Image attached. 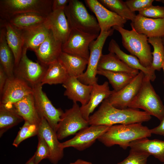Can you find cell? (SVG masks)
<instances>
[{
    "mask_svg": "<svg viewBox=\"0 0 164 164\" xmlns=\"http://www.w3.org/2000/svg\"><path fill=\"white\" fill-rule=\"evenodd\" d=\"M153 0H127L125 2L132 12H138L152 5Z\"/></svg>",
    "mask_w": 164,
    "mask_h": 164,
    "instance_id": "ab89813d",
    "label": "cell"
},
{
    "mask_svg": "<svg viewBox=\"0 0 164 164\" xmlns=\"http://www.w3.org/2000/svg\"><path fill=\"white\" fill-rule=\"evenodd\" d=\"M112 93V91L110 90L107 81L102 84H99L97 83L93 84L88 103L80 107V111L84 119L88 121L90 114L100 103L108 98Z\"/></svg>",
    "mask_w": 164,
    "mask_h": 164,
    "instance_id": "44dd1931",
    "label": "cell"
},
{
    "mask_svg": "<svg viewBox=\"0 0 164 164\" xmlns=\"http://www.w3.org/2000/svg\"><path fill=\"white\" fill-rule=\"evenodd\" d=\"M162 41L164 47V36L162 37Z\"/></svg>",
    "mask_w": 164,
    "mask_h": 164,
    "instance_id": "7dc6e473",
    "label": "cell"
},
{
    "mask_svg": "<svg viewBox=\"0 0 164 164\" xmlns=\"http://www.w3.org/2000/svg\"><path fill=\"white\" fill-rule=\"evenodd\" d=\"M162 69L163 70V72H164V61H163V66H162ZM163 83H164V80ZM163 100H164V98H163Z\"/></svg>",
    "mask_w": 164,
    "mask_h": 164,
    "instance_id": "c3c4849f",
    "label": "cell"
},
{
    "mask_svg": "<svg viewBox=\"0 0 164 164\" xmlns=\"http://www.w3.org/2000/svg\"><path fill=\"white\" fill-rule=\"evenodd\" d=\"M39 125L25 121L24 123L18 132L12 145L17 147L25 140L37 135Z\"/></svg>",
    "mask_w": 164,
    "mask_h": 164,
    "instance_id": "d590c367",
    "label": "cell"
},
{
    "mask_svg": "<svg viewBox=\"0 0 164 164\" xmlns=\"http://www.w3.org/2000/svg\"><path fill=\"white\" fill-rule=\"evenodd\" d=\"M37 135L43 138L49 147V160L53 164H57L63 156L64 149L58 141L56 132L43 117H41Z\"/></svg>",
    "mask_w": 164,
    "mask_h": 164,
    "instance_id": "2e32d148",
    "label": "cell"
},
{
    "mask_svg": "<svg viewBox=\"0 0 164 164\" xmlns=\"http://www.w3.org/2000/svg\"><path fill=\"white\" fill-rule=\"evenodd\" d=\"M112 28L120 34L122 45L131 54L137 57L145 67H151L153 58L148 37L133 28L130 30L116 26Z\"/></svg>",
    "mask_w": 164,
    "mask_h": 164,
    "instance_id": "3957f363",
    "label": "cell"
},
{
    "mask_svg": "<svg viewBox=\"0 0 164 164\" xmlns=\"http://www.w3.org/2000/svg\"><path fill=\"white\" fill-rule=\"evenodd\" d=\"M27 50L23 47L20 60L15 66L14 74L15 77L24 80L32 87L41 83L47 66L29 59L26 55Z\"/></svg>",
    "mask_w": 164,
    "mask_h": 164,
    "instance_id": "ba28073f",
    "label": "cell"
},
{
    "mask_svg": "<svg viewBox=\"0 0 164 164\" xmlns=\"http://www.w3.org/2000/svg\"><path fill=\"white\" fill-rule=\"evenodd\" d=\"M114 30L112 28L107 32H100L97 38L90 44V55L87 70L78 78L83 84L93 85L97 83V65L102 54L103 48L107 39L113 34Z\"/></svg>",
    "mask_w": 164,
    "mask_h": 164,
    "instance_id": "52a82bcc",
    "label": "cell"
},
{
    "mask_svg": "<svg viewBox=\"0 0 164 164\" xmlns=\"http://www.w3.org/2000/svg\"><path fill=\"white\" fill-rule=\"evenodd\" d=\"M148 77L145 76L140 89L128 108H140L160 121L164 118V105Z\"/></svg>",
    "mask_w": 164,
    "mask_h": 164,
    "instance_id": "5b68a950",
    "label": "cell"
},
{
    "mask_svg": "<svg viewBox=\"0 0 164 164\" xmlns=\"http://www.w3.org/2000/svg\"><path fill=\"white\" fill-rule=\"evenodd\" d=\"M131 26L137 32L144 34L148 37H162L164 36V17L153 19L136 15Z\"/></svg>",
    "mask_w": 164,
    "mask_h": 164,
    "instance_id": "ac0fdd59",
    "label": "cell"
},
{
    "mask_svg": "<svg viewBox=\"0 0 164 164\" xmlns=\"http://www.w3.org/2000/svg\"><path fill=\"white\" fill-rule=\"evenodd\" d=\"M33 93L32 87L24 80L15 76L8 78L0 94V104L12 106Z\"/></svg>",
    "mask_w": 164,
    "mask_h": 164,
    "instance_id": "5bb4252c",
    "label": "cell"
},
{
    "mask_svg": "<svg viewBox=\"0 0 164 164\" xmlns=\"http://www.w3.org/2000/svg\"><path fill=\"white\" fill-rule=\"evenodd\" d=\"M99 35L72 29L67 39L62 44V51L88 60L90 45Z\"/></svg>",
    "mask_w": 164,
    "mask_h": 164,
    "instance_id": "8fae6325",
    "label": "cell"
},
{
    "mask_svg": "<svg viewBox=\"0 0 164 164\" xmlns=\"http://www.w3.org/2000/svg\"><path fill=\"white\" fill-rule=\"evenodd\" d=\"M47 16L37 12H27L15 14L2 19L8 21L18 29L23 30L44 23Z\"/></svg>",
    "mask_w": 164,
    "mask_h": 164,
    "instance_id": "484cf974",
    "label": "cell"
},
{
    "mask_svg": "<svg viewBox=\"0 0 164 164\" xmlns=\"http://www.w3.org/2000/svg\"><path fill=\"white\" fill-rule=\"evenodd\" d=\"M12 107L25 121L39 125L41 118L36 108L33 93L26 96L13 104Z\"/></svg>",
    "mask_w": 164,
    "mask_h": 164,
    "instance_id": "d4e9b609",
    "label": "cell"
},
{
    "mask_svg": "<svg viewBox=\"0 0 164 164\" xmlns=\"http://www.w3.org/2000/svg\"><path fill=\"white\" fill-rule=\"evenodd\" d=\"M37 136L38 145L36 151L33 155L35 164H38L44 159H48L50 155L49 149L45 140L41 136Z\"/></svg>",
    "mask_w": 164,
    "mask_h": 164,
    "instance_id": "74e56055",
    "label": "cell"
},
{
    "mask_svg": "<svg viewBox=\"0 0 164 164\" xmlns=\"http://www.w3.org/2000/svg\"><path fill=\"white\" fill-rule=\"evenodd\" d=\"M24 120L14 110L12 106L0 104V136L9 128Z\"/></svg>",
    "mask_w": 164,
    "mask_h": 164,
    "instance_id": "1f68e13d",
    "label": "cell"
},
{
    "mask_svg": "<svg viewBox=\"0 0 164 164\" xmlns=\"http://www.w3.org/2000/svg\"><path fill=\"white\" fill-rule=\"evenodd\" d=\"M138 14L149 18H162L164 17V7L152 5L139 12Z\"/></svg>",
    "mask_w": 164,
    "mask_h": 164,
    "instance_id": "f35d334b",
    "label": "cell"
},
{
    "mask_svg": "<svg viewBox=\"0 0 164 164\" xmlns=\"http://www.w3.org/2000/svg\"><path fill=\"white\" fill-rule=\"evenodd\" d=\"M148 42L153 48L151 67L155 70L160 71L162 69L164 60V47L162 37H149Z\"/></svg>",
    "mask_w": 164,
    "mask_h": 164,
    "instance_id": "e575fe53",
    "label": "cell"
},
{
    "mask_svg": "<svg viewBox=\"0 0 164 164\" xmlns=\"http://www.w3.org/2000/svg\"><path fill=\"white\" fill-rule=\"evenodd\" d=\"M104 6L127 20L133 21L136 15L122 0H98Z\"/></svg>",
    "mask_w": 164,
    "mask_h": 164,
    "instance_id": "836d02e7",
    "label": "cell"
},
{
    "mask_svg": "<svg viewBox=\"0 0 164 164\" xmlns=\"http://www.w3.org/2000/svg\"><path fill=\"white\" fill-rule=\"evenodd\" d=\"M151 118V115L147 112L137 109L116 108L106 99L103 101L98 110L90 116L88 122L89 125L110 126L116 124L142 123Z\"/></svg>",
    "mask_w": 164,
    "mask_h": 164,
    "instance_id": "6da1fadb",
    "label": "cell"
},
{
    "mask_svg": "<svg viewBox=\"0 0 164 164\" xmlns=\"http://www.w3.org/2000/svg\"><path fill=\"white\" fill-rule=\"evenodd\" d=\"M88 122L83 117L77 103H73L72 107L66 110L59 122L56 132L59 140L63 139L74 135L88 126Z\"/></svg>",
    "mask_w": 164,
    "mask_h": 164,
    "instance_id": "30bf717a",
    "label": "cell"
},
{
    "mask_svg": "<svg viewBox=\"0 0 164 164\" xmlns=\"http://www.w3.org/2000/svg\"><path fill=\"white\" fill-rule=\"evenodd\" d=\"M21 31L24 40V47L34 52L51 32L46 22L37 26Z\"/></svg>",
    "mask_w": 164,
    "mask_h": 164,
    "instance_id": "cb8c5ba5",
    "label": "cell"
},
{
    "mask_svg": "<svg viewBox=\"0 0 164 164\" xmlns=\"http://www.w3.org/2000/svg\"><path fill=\"white\" fill-rule=\"evenodd\" d=\"M70 0H53L52 11L58 10H64L70 2Z\"/></svg>",
    "mask_w": 164,
    "mask_h": 164,
    "instance_id": "60d3db41",
    "label": "cell"
},
{
    "mask_svg": "<svg viewBox=\"0 0 164 164\" xmlns=\"http://www.w3.org/2000/svg\"><path fill=\"white\" fill-rule=\"evenodd\" d=\"M0 62L8 78L14 77V57L7 43L5 29L2 27H0Z\"/></svg>",
    "mask_w": 164,
    "mask_h": 164,
    "instance_id": "f546056e",
    "label": "cell"
},
{
    "mask_svg": "<svg viewBox=\"0 0 164 164\" xmlns=\"http://www.w3.org/2000/svg\"><path fill=\"white\" fill-rule=\"evenodd\" d=\"M152 134L159 135L164 136V118L160 121L159 125L150 129Z\"/></svg>",
    "mask_w": 164,
    "mask_h": 164,
    "instance_id": "7bdbcfd3",
    "label": "cell"
},
{
    "mask_svg": "<svg viewBox=\"0 0 164 164\" xmlns=\"http://www.w3.org/2000/svg\"><path fill=\"white\" fill-rule=\"evenodd\" d=\"M62 85L66 89L64 95L72 100L73 103L79 102L81 106L85 105L88 103L93 85L84 84L77 78L70 76Z\"/></svg>",
    "mask_w": 164,
    "mask_h": 164,
    "instance_id": "e0dca14e",
    "label": "cell"
},
{
    "mask_svg": "<svg viewBox=\"0 0 164 164\" xmlns=\"http://www.w3.org/2000/svg\"><path fill=\"white\" fill-rule=\"evenodd\" d=\"M64 11L71 29L99 35L101 29L96 18L88 12L82 2L70 0Z\"/></svg>",
    "mask_w": 164,
    "mask_h": 164,
    "instance_id": "277c9868",
    "label": "cell"
},
{
    "mask_svg": "<svg viewBox=\"0 0 164 164\" xmlns=\"http://www.w3.org/2000/svg\"><path fill=\"white\" fill-rule=\"evenodd\" d=\"M68 76L65 68L58 60L47 66L41 84L42 85L63 84Z\"/></svg>",
    "mask_w": 164,
    "mask_h": 164,
    "instance_id": "4dcf8cb0",
    "label": "cell"
},
{
    "mask_svg": "<svg viewBox=\"0 0 164 164\" xmlns=\"http://www.w3.org/2000/svg\"><path fill=\"white\" fill-rule=\"evenodd\" d=\"M25 164H35L34 160V157L33 155L25 163Z\"/></svg>",
    "mask_w": 164,
    "mask_h": 164,
    "instance_id": "f6af8a7d",
    "label": "cell"
},
{
    "mask_svg": "<svg viewBox=\"0 0 164 164\" xmlns=\"http://www.w3.org/2000/svg\"><path fill=\"white\" fill-rule=\"evenodd\" d=\"M0 27L5 29L7 42L13 53L16 65L21 58L24 46L21 31L6 20L0 19Z\"/></svg>",
    "mask_w": 164,
    "mask_h": 164,
    "instance_id": "603a6c76",
    "label": "cell"
},
{
    "mask_svg": "<svg viewBox=\"0 0 164 164\" xmlns=\"http://www.w3.org/2000/svg\"><path fill=\"white\" fill-rule=\"evenodd\" d=\"M110 52L114 53L122 61L130 68L142 72L145 76L148 77L151 81H154L156 76L155 70L152 67H146L143 66L136 56L131 54H127L120 49L116 42L111 39L108 47Z\"/></svg>",
    "mask_w": 164,
    "mask_h": 164,
    "instance_id": "7402d4cb",
    "label": "cell"
},
{
    "mask_svg": "<svg viewBox=\"0 0 164 164\" xmlns=\"http://www.w3.org/2000/svg\"><path fill=\"white\" fill-rule=\"evenodd\" d=\"M8 77L3 67L0 65V94H2Z\"/></svg>",
    "mask_w": 164,
    "mask_h": 164,
    "instance_id": "b9f144b4",
    "label": "cell"
},
{
    "mask_svg": "<svg viewBox=\"0 0 164 164\" xmlns=\"http://www.w3.org/2000/svg\"><path fill=\"white\" fill-rule=\"evenodd\" d=\"M97 69L114 72L125 73L135 76L139 70L132 69L120 60L114 53L111 52L102 54L99 60Z\"/></svg>",
    "mask_w": 164,
    "mask_h": 164,
    "instance_id": "83f0119b",
    "label": "cell"
},
{
    "mask_svg": "<svg viewBox=\"0 0 164 164\" xmlns=\"http://www.w3.org/2000/svg\"><path fill=\"white\" fill-rule=\"evenodd\" d=\"M85 2L95 15L101 32H107L114 26L124 27L127 20L109 10L97 0H86Z\"/></svg>",
    "mask_w": 164,
    "mask_h": 164,
    "instance_id": "9a60e30c",
    "label": "cell"
},
{
    "mask_svg": "<svg viewBox=\"0 0 164 164\" xmlns=\"http://www.w3.org/2000/svg\"><path fill=\"white\" fill-rule=\"evenodd\" d=\"M70 164H93L92 162L81 159H77L75 161L70 162Z\"/></svg>",
    "mask_w": 164,
    "mask_h": 164,
    "instance_id": "ee69618b",
    "label": "cell"
},
{
    "mask_svg": "<svg viewBox=\"0 0 164 164\" xmlns=\"http://www.w3.org/2000/svg\"><path fill=\"white\" fill-rule=\"evenodd\" d=\"M110 126L91 125L80 131L71 139L61 143V147L63 149L73 147L78 151H83L92 145Z\"/></svg>",
    "mask_w": 164,
    "mask_h": 164,
    "instance_id": "7c38bea8",
    "label": "cell"
},
{
    "mask_svg": "<svg viewBox=\"0 0 164 164\" xmlns=\"http://www.w3.org/2000/svg\"><path fill=\"white\" fill-rule=\"evenodd\" d=\"M62 44L57 40L51 32L34 52L38 62L47 66L58 60L62 52Z\"/></svg>",
    "mask_w": 164,
    "mask_h": 164,
    "instance_id": "ffe728a7",
    "label": "cell"
},
{
    "mask_svg": "<svg viewBox=\"0 0 164 164\" xmlns=\"http://www.w3.org/2000/svg\"><path fill=\"white\" fill-rule=\"evenodd\" d=\"M97 74L106 77L114 89L118 91L126 86L135 77L127 73L105 70H98Z\"/></svg>",
    "mask_w": 164,
    "mask_h": 164,
    "instance_id": "d6a6232c",
    "label": "cell"
},
{
    "mask_svg": "<svg viewBox=\"0 0 164 164\" xmlns=\"http://www.w3.org/2000/svg\"><path fill=\"white\" fill-rule=\"evenodd\" d=\"M140 71L131 81L121 90L112 93L108 98L109 102L114 107L120 109L128 108L129 104L138 93L145 77Z\"/></svg>",
    "mask_w": 164,
    "mask_h": 164,
    "instance_id": "4fadbf2b",
    "label": "cell"
},
{
    "mask_svg": "<svg viewBox=\"0 0 164 164\" xmlns=\"http://www.w3.org/2000/svg\"><path fill=\"white\" fill-rule=\"evenodd\" d=\"M41 83L32 87L36 108L40 117H43L56 132L58 124L64 112L53 105L42 90Z\"/></svg>",
    "mask_w": 164,
    "mask_h": 164,
    "instance_id": "9c48e42d",
    "label": "cell"
},
{
    "mask_svg": "<svg viewBox=\"0 0 164 164\" xmlns=\"http://www.w3.org/2000/svg\"><path fill=\"white\" fill-rule=\"evenodd\" d=\"M155 1L161 2L164 4V0H156Z\"/></svg>",
    "mask_w": 164,
    "mask_h": 164,
    "instance_id": "bcb514c9",
    "label": "cell"
},
{
    "mask_svg": "<svg viewBox=\"0 0 164 164\" xmlns=\"http://www.w3.org/2000/svg\"><path fill=\"white\" fill-rule=\"evenodd\" d=\"M53 0H1L0 19L19 13L35 12L48 15L52 12Z\"/></svg>",
    "mask_w": 164,
    "mask_h": 164,
    "instance_id": "8992f818",
    "label": "cell"
},
{
    "mask_svg": "<svg viewBox=\"0 0 164 164\" xmlns=\"http://www.w3.org/2000/svg\"><path fill=\"white\" fill-rule=\"evenodd\" d=\"M58 60L65 68L69 76L77 78L84 73L88 60L81 57L62 52Z\"/></svg>",
    "mask_w": 164,
    "mask_h": 164,
    "instance_id": "f1b7e54d",
    "label": "cell"
},
{
    "mask_svg": "<svg viewBox=\"0 0 164 164\" xmlns=\"http://www.w3.org/2000/svg\"><path fill=\"white\" fill-rule=\"evenodd\" d=\"M129 147L132 149L146 152L164 162V141L145 138L132 142Z\"/></svg>",
    "mask_w": 164,
    "mask_h": 164,
    "instance_id": "4316f807",
    "label": "cell"
},
{
    "mask_svg": "<svg viewBox=\"0 0 164 164\" xmlns=\"http://www.w3.org/2000/svg\"><path fill=\"white\" fill-rule=\"evenodd\" d=\"M46 22L55 38L62 44L64 43L71 30L64 10L52 11L47 16Z\"/></svg>",
    "mask_w": 164,
    "mask_h": 164,
    "instance_id": "d6986e66",
    "label": "cell"
},
{
    "mask_svg": "<svg viewBox=\"0 0 164 164\" xmlns=\"http://www.w3.org/2000/svg\"><path fill=\"white\" fill-rule=\"evenodd\" d=\"M152 134L150 129L142 123L120 124L111 126L97 140L107 147L117 145L126 149L132 142Z\"/></svg>",
    "mask_w": 164,
    "mask_h": 164,
    "instance_id": "7a4b0ae2",
    "label": "cell"
},
{
    "mask_svg": "<svg viewBox=\"0 0 164 164\" xmlns=\"http://www.w3.org/2000/svg\"><path fill=\"white\" fill-rule=\"evenodd\" d=\"M150 155L146 152L131 149L128 156L117 164H147Z\"/></svg>",
    "mask_w": 164,
    "mask_h": 164,
    "instance_id": "8d00e7d4",
    "label": "cell"
}]
</instances>
